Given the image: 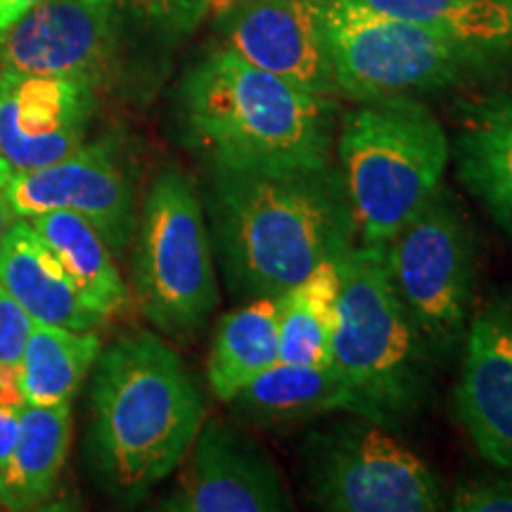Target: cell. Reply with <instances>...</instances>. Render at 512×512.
Segmentation results:
<instances>
[{"mask_svg": "<svg viewBox=\"0 0 512 512\" xmlns=\"http://www.w3.org/2000/svg\"><path fill=\"white\" fill-rule=\"evenodd\" d=\"M117 12H126L147 27L169 36H183L197 29L211 8V0H110Z\"/></svg>", "mask_w": 512, "mask_h": 512, "instance_id": "484cf974", "label": "cell"}, {"mask_svg": "<svg viewBox=\"0 0 512 512\" xmlns=\"http://www.w3.org/2000/svg\"><path fill=\"white\" fill-rule=\"evenodd\" d=\"M387 15L432 29L484 67L512 57V0H366Z\"/></svg>", "mask_w": 512, "mask_h": 512, "instance_id": "7402d4cb", "label": "cell"}, {"mask_svg": "<svg viewBox=\"0 0 512 512\" xmlns=\"http://www.w3.org/2000/svg\"><path fill=\"white\" fill-rule=\"evenodd\" d=\"M15 219H17L15 211H12L10 202L5 200V192H3V188H0V242H3L5 233H8V228L12 226V221H15Z\"/></svg>", "mask_w": 512, "mask_h": 512, "instance_id": "f546056e", "label": "cell"}, {"mask_svg": "<svg viewBox=\"0 0 512 512\" xmlns=\"http://www.w3.org/2000/svg\"><path fill=\"white\" fill-rule=\"evenodd\" d=\"M278 297L249 299L216 328L207 380L219 401H233L254 377L278 363Z\"/></svg>", "mask_w": 512, "mask_h": 512, "instance_id": "44dd1931", "label": "cell"}, {"mask_svg": "<svg viewBox=\"0 0 512 512\" xmlns=\"http://www.w3.org/2000/svg\"><path fill=\"white\" fill-rule=\"evenodd\" d=\"M102 351L95 332L34 323L22 356L24 403L55 406L72 401Z\"/></svg>", "mask_w": 512, "mask_h": 512, "instance_id": "cb8c5ba5", "label": "cell"}, {"mask_svg": "<svg viewBox=\"0 0 512 512\" xmlns=\"http://www.w3.org/2000/svg\"><path fill=\"white\" fill-rule=\"evenodd\" d=\"M72 444V401L55 406L24 403L19 434L8 467L0 505L36 510L53 498Z\"/></svg>", "mask_w": 512, "mask_h": 512, "instance_id": "d6986e66", "label": "cell"}, {"mask_svg": "<svg viewBox=\"0 0 512 512\" xmlns=\"http://www.w3.org/2000/svg\"><path fill=\"white\" fill-rule=\"evenodd\" d=\"M3 192L17 219L46 211L83 216L100 230L114 256L124 254L136 233V188L110 138L83 143L72 155L41 169L15 171Z\"/></svg>", "mask_w": 512, "mask_h": 512, "instance_id": "30bf717a", "label": "cell"}, {"mask_svg": "<svg viewBox=\"0 0 512 512\" xmlns=\"http://www.w3.org/2000/svg\"><path fill=\"white\" fill-rule=\"evenodd\" d=\"M181 484L159 505L171 512L292 510L280 472L266 451L221 420L202 422Z\"/></svg>", "mask_w": 512, "mask_h": 512, "instance_id": "4fadbf2b", "label": "cell"}, {"mask_svg": "<svg viewBox=\"0 0 512 512\" xmlns=\"http://www.w3.org/2000/svg\"><path fill=\"white\" fill-rule=\"evenodd\" d=\"M29 221L60 261L83 304L105 320L117 316L128 302V287L100 230L72 211H46Z\"/></svg>", "mask_w": 512, "mask_h": 512, "instance_id": "ffe728a7", "label": "cell"}, {"mask_svg": "<svg viewBox=\"0 0 512 512\" xmlns=\"http://www.w3.org/2000/svg\"><path fill=\"white\" fill-rule=\"evenodd\" d=\"M19 415H22V408H12L0 403V489H3L5 477H8L12 451H15L17 444Z\"/></svg>", "mask_w": 512, "mask_h": 512, "instance_id": "83f0119b", "label": "cell"}, {"mask_svg": "<svg viewBox=\"0 0 512 512\" xmlns=\"http://www.w3.org/2000/svg\"><path fill=\"white\" fill-rule=\"evenodd\" d=\"M204 413L202 389L162 337L136 332L100 351L86 446L107 494H150L188 456Z\"/></svg>", "mask_w": 512, "mask_h": 512, "instance_id": "7a4b0ae2", "label": "cell"}, {"mask_svg": "<svg viewBox=\"0 0 512 512\" xmlns=\"http://www.w3.org/2000/svg\"><path fill=\"white\" fill-rule=\"evenodd\" d=\"M10 176H12V169H10L8 164L3 162V159H0V188H3V185L8 183V178H10Z\"/></svg>", "mask_w": 512, "mask_h": 512, "instance_id": "4dcf8cb0", "label": "cell"}, {"mask_svg": "<svg viewBox=\"0 0 512 512\" xmlns=\"http://www.w3.org/2000/svg\"><path fill=\"white\" fill-rule=\"evenodd\" d=\"M133 287L143 316L164 335L192 339L219 304L207 214L185 171H159L136 223Z\"/></svg>", "mask_w": 512, "mask_h": 512, "instance_id": "8992f818", "label": "cell"}, {"mask_svg": "<svg viewBox=\"0 0 512 512\" xmlns=\"http://www.w3.org/2000/svg\"><path fill=\"white\" fill-rule=\"evenodd\" d=\"M456 512H512V477L463 479L451 494Z\"/></svg>", "mask_w": 512, "mask_h": 512, "instance_id": "4316f807", "label": "cell"}, {"mask_svg": "<svg viewBox=\"0 0 512 512\" xmlns=\"http://www.w3.org/2000/svg\"><path fill=\"white\" fill-rule=\"evenodd\" d=\"M41 0H0V34L12 27L24 12H29Z\"/></svg>", "mask_w": 512, "mask_h": 512, "instance_id": "f1b7e54d", "label": "cell"}, {"mask_svg": "<svg viewBox=\"0 0 512 512\" xmlns=\"http://www.w3.org/2000/svg\"><path fill=\"white\" fill-rule=\"evenodd\" d=\"M389 275L408 316L446 358L465 337L477 275L475 233L453 190L441 188L384 245Z\"/></svg>", "mask_w": 512, "mask_h": 512, "instance_id": "ba28073f", "label": "cell"}, {"mask_svg": "<svg viewBox=\"0 0 512 512\" xmlns=\"http://www.w3.org/2000/svg\"><path fill=\"white\" fill-rule=\"evenodd\" d=\"M337 95L373 102L451 86L484 64L432 29L366 0H318Z\"/></svg>", "mask_w": 512, "mask_h": 512, "instance_id": "52a82bcc", "label": "cell"}, {"mask_svg": "<svg viewBox=\"0 0 512 512\" xmlns=\"http://www.w3.org/2000/svg\"><path fill=\"white\" fill-rule=\"evenodd\" d=\"M451 155L458 181L512 235V93L465 112Z\"/></svg>", "mask_w": 512, "mask_h": 512, "instance_id": "ac0fdd59", "label": "cell"}, {"mask_svg": "<svg viewBox=\"0 0 512 512\" xmlns=\"http://www.w3.org/2000/svg\"><path fill=\"white\" fill-rule=\"evenodd\" d=\"M456 413L486 463L512 475V299L472 316L456 387Z\"/></svg>", "mask_w": 512, "mask_h": 512, "instance_id": "9a60e30c", "label": "cell"}, {"mask_svg": "<svg viewBox=\"0 0 512 512\" xmlns=\"http://www.w3.org/2000/svg\"><path fill=\"white\" fill-rule=\"evenodd\" d=\"M337 328L330 366L370 401L384 427L420 413L437 358L392 283L384 245H356L339 256Z\"/></svg>", "mask_w": 512, "mask_h": 512, "instance_id": "5b68a950", "label": "cell"}, {"mask_svg": "<svg viewBox=\"0 0 512 512\" xmlns=\"http://www.w3.org/2000/svg\"><path fill=\"white\" fill-rule=\"evenodd\" d=\"M117 48L110 0H41L0 34V69L98 86Z\"/></svg>", "mask_w": 512, "mask_h": 512, "instance_id": "8fae6325", "label": "cell"}, {"mask_svg": "<svg viewBox=\"0 0 512 512\" xmlns=\"http://www.w3.org/2000/svg\"><path fill=\"white\" fill-rule=\"evenodd\" d=\"M34 320L0 285V403L24 408L22 356Z\"/></svg>", "mask_w": 512, "mask_h": 512, "instance_id": "d4e9b609", "label": "cell"}, {"mask_svg": "<svg viewBox=\"0 0 512 512\" xmlns=\"http://www.w3.org/2000/svg\"><path fill=\"white\" fill-rule=\"evenodd\" d=\"M230 403H235L238 413L256 422H294L349 413L382 425L366 396L332 366L278 361L254 377Z\"/></svg>", "mask_w": 512, "mask_h": 512, "instance_id": "e0dca14e", "label": "cell"}, {"mask_svg": "<svg viewBox=\"0 0 512 512\" xmlns=\"http://www.w3.org/2000/svg\"><path fill=\"white\" fill-rule=\"evenodd\" d=\"M0 285L34 323L98 332L105 318L83 304L60 261L38 238L34 223L15 219L0 242Z\"/></svg>", "mask_w": 512, "mask_h": 512, "instance_id": "2e32d148", "label": "cell"}, {"mask_svg": "<svg viewBox=\"0 0 512 512\" xmlns=\"http://www.w3.org/2000/svg\"><path fill=\"white\" fill-rule=\"evenodd\" d=\"M337 169L363 245H387L444 181L451 143L413 98L361 102L335 136Z\"/></svg>", "mask_w": 512, "mask_h": 512, "instance_id": "277c9868", "label": "cell"}, {"mask_svg": "<svg viewBox=\"0 0 512 512\" xmlns=\"http://www.w3.org/2000/svg\"><path fill=\"white\" fill-rule=\"evenodd\" d=\"M223 12L228 50L304 91L337 95L318 0H233Z\"/></svg>", "mask_w": 512, "mask_h": 512, "instance_id": "5bb4252c", "label": "cell"}, {"mask_svg": "<svg viewBox=\"0 0 512 512\" xmlns=\"http://www.w3.org/2000/svg\"><path fill=\"white\" fill-rule=\"evenodd\" d=\"M306 484L330 512H434L444 508L439 477L373 420L337 422L306 441Z\"/></svg>", "mask_w": 512, "mask_h": 512, "instance_id": "9c48e42d", "label": "cell"}, {"mask_svg": "<svg viewBox=\"0 0 512 512\" xmlns=\"http://www.w3.org/2000/svg\"><path fill=\"white\" fill-rule=\"evenodd\" d=\"M339 256L320 261L313 271L278 297L280 363L330 366L337 328Z\"/></svg>", "mask_w": 512, "mask_h": 512, "instance_id": "603a6c76", "label": "cell"}, {"mask_svg": "<svg viewBox=\"0 0 512 512\" xmlns=\"http://www.w3.org/2000/svg\"><path fill=\"white\" fill-rule=\"evenodd\" d=\"M181 124L207 166L318 169L332 164L337 107L223 46L185 74Z\"/></svg>", "mask_w": 512, "mask_h": 512, "instance_id": "3957f363", "label": "cell"}, {"mask_svg": "<svg viewBox=\"0 0 512 512\" xmlns=\"http://www.w3.org/2000/svg\"><path fill=\"white\" fill-rule=\"evenodd\" d=\"M230 3H233V0H211V8H216V10H226Z\"/></svg>", "mask_w": 512, "mask_h": 512, "instance_id": "1f68e13d", "label": "cell"}, {"mask_svg": "<svg viewBox=\"0 0 512 512\" xmlns=\"http://www.w3.org/2000/svg\"><path fill=\"white\" fill-rule=\"evenodd\" d=\"M202 202L223 280L242 302L280 297L358 238L335 162L283 171L207 166Z\"/></svg>", "mask_w": 512, "mask_h": 512, "instance_id": "6da1fadb", "label": "cell"}, {"mask_svg": "<svg viewBox=\"0 0 512 512\" xmlns=\"http://www.w3.org/2000/svg\"><path fill=\"white\" fill-rule=\"evenodd\" d=\"M95 86L0 69V159L15 171L55 164L86 143Z\"/></svg>", "mask_w": 512, "mask_h": 512, "instance_id": "7c38bea8", "label": "cell"}]
</instances>
